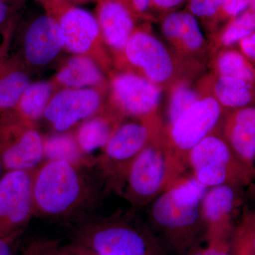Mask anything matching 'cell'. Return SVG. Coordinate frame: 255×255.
<instances>
[{
	"label": "cell",
	"instance_id": "cell-24",
	"mask_svg": "<svg viewBox=\"0 0 255 255\" xmlns=\"http://www.w3.org/2000/svg\"><path fill=\"white\" fill-rule=\"evenodd\" d=\"M82 154L74 135L61 134L44 138V157L48 160L65 161L77 164Z\"/></svg>",
	"mask_w": 255,
	"mask_h": 255
},
{
	"label": "cell",
	"instance_id": "cell-38",
	"mask_svg": "<svg viewBox=\"0 0 255 255\" xmlns=\"http://www.w3.org/2000/svg\"><path fill=\"white\" fill-rule=\"evenodd\" d=\"M10 44L0 45V62L7 57V51Z\"/></svg>",
	"mask_w": 255,
	"mask_h": 255
},
{
	"label": "cell",
	"instance_id": "cell-14",
	"mask_svg": "<svg viewBox=\"0 0 255 255\" xmlns=\"http://www.w3.org/2000/svg\"><path fill=\"white\" fill-rule=\"evenodd\" d=\"M95 16L105 45L116 53H123L135 31L134 17L116 0H96Z\"/></svg>",
	"mask_w": 255,
	"mask_h": 255
},
{
	"label": "cell",
	"instance_id": "cell-36",
	"mask_svg": "<svg viewBox=\"0 0 255 255\" xmlns=\"http://www.w3.org/2000/svg\"><path fill=\"white\" fill-rule=\"evenodd\" d=\"M18 236L0 238V255H12L14 242Z\"/></svg>",
	"mask_w": 255,
	"mask_h": 255
},
{
	"label": "cell",
	"instance_id": "cell-7",
	"mask_svg": "<svg viewBox=\"0 0 255 255\" xmlns=\"http://www.w3.org/2000/svg\"><path fill=\"white\" fill-rule=\"evenodd\" d=\"M33 171H7L0 180V238L18 236L33 213Z\"/></svg>",
	"mask_w": 255,
	"mask_h": 255
},
{
	"label": "cell",
	"instance_id": "cell-20",
	"mask_svg": "<svg viewBox=\"0 0 255 255\" xmlns=\"http://www.w3.org/2000/svg\"><path fill=\"white\" fill-rule=\"evenodd\" d=\"M55 90L56 87L52 80L32 82L14 110L10 112L23 123L35 126L37 121L43 117Z\"/></svg>",
	"mask_w": 255,
	"mask_h": 255
},
{
	"label": "cell",
	"instance_id": "cell-11",
	"mask_svg": "<svg viewBox=\"0 0 255 255\" xmlns=\"http://www.w3.org/2000/svg\"><path fill=\"white\" fill-rule=\"evenodd\" d=\"M110 87L112 103L127 115L146 118L155 112L160 100L159 87L135 74L124 73L112 77Z\"/></svg>",
	"mask_w": 255,
	"mask_h": 255
},
{
	"label": "cell",
	"instance_id": "cell-23",
	"mask_svg": "<svg viewBox=\"0 0 255 255\" xmlns=\"http://www.w3.org/2000/svg\"><path fill=\"white\" fill-rule=\"evenodd\" d=\"M251 85L241 79L221 76L215 87L216 100L223 107L235 110L249 107L254 98Z\"/></svg>",
	"mask_w": 255,
	"mask_h": 255
},
{
	"label": "cell",
	"instance_id": "cell-15",
	"mask_svg": "<svg viewBox=\"0 0 255 255\" xmlns=\"http://www.w3.org/2000/svg\"><path fill=\"white\" fill-rule=\"evenodd\" d=\"M97 255H146L147 245L141 235L123 224H112L97 230L91 240Z\"/></svg>",
	"mask_w": 255,
	"mask_h": 255
},
{
	"label": "cell",
	"instance_id": "cell-21",
	"mask_svg": "<svg viewBox=\"0 0 255 255\" xmlns=\"http://www.w3.org/2000/svg\"><path fill=\"white\" fill-rule=\"evenodd\" d=\"M102 112L85 121L77 130L75 136L82 153L105 148L118 128L114 117Z\"/></svg>",
	"mask_w": 255,
	"mask_h": 255
},
{
	"label": "cell",
	"instance_id": "cell-19",
	"mask_svg": "<svg viewBox=\"0 0 255 255\" xmlns=\"http://www.w3.org/2000/svg\"><path fill=\"white\" fill-rule=\"evenodd\" d=\"M31 82L29 69L16 55L0 62V114L14 110Z\"/></svg>",
	"mask_w": 255,
	"mask_h": 255
},
{
	"label": "cell",
	"instance_id": "cell-9",
	"mask_svg": "<svg viewBox=\"0 0 255 255\" xmlns=\"http://www.w3.org/2000/svg\"><path fill=\"white\" fill-rule=\"evenodd\" d=\"M21 33L19 52L15 55L29 70L49 65L64 49L59 23L46 13L32 19Z\"/></svg>",
	"mask_w": 255,
	"mask_h": 255
},
{
	"label": "cell",
	"instance_id": "cell-4",
	"mask_svg": "<svg viewBox=\"0 0 255 255\" xmlns=\"http://www.w3.org/2000/svg\"><path fill=\"white\" fill-rule=\"evenodd\" d=\"M209 188L194 175L183 176L153 201L151 216L161 227L182 231L201 218V204Z\"/></svg>",
	"mask_w": 255,
	"mask_h": 255
},
{
	"label": "cell",
	"instance_id": "cell-37",
	"mask_svg": "<svg viewBox=\"0 0 255 255\" xmlns=\"http://www.w3.org/2000/svg\"><path fill=\"white\" fill-rule=\"evenodd\" d=\"M184 0H151V6L153 5L157 9L169 10L177 7Z\"/></svg>",
	"mask_w": 255,
	"mask_h": 255
},
{
	"label": "cell",
	"instance_id": "cell-5",
	"mask_svg": "<svg viewBox=\"0 0 255 255\" xmlns=\"http://www.w3.org/2000/svg\"><path fill=\"white\" fill-rule=\"evenodd\" d=\"M53 17L58 21L61 28L64 49L74 55L88 57L100 66L104 73L109 71L110 58L95 15L70 4Z\"/></svg>",
	"mask_w": 255,
	"mask_h": 255
},
{
	"label": "cell",
	"instance_id": "cell-31",
	"mask_svg": "<svg viewBox=\"0 0 255 255\" xmlns=\"http://www.w3.org/2000/svg\"><path fill=\"white\" fill-rule=\"evenodd\" d=\"M125 6L134 17L145 16L151 6V0H116Z\"/></svg>",
	"mask_w": 255,
	"mask_h": 255
},
{
	"label": "cell",
	"instance_id": "cell-34",
	"mask_svg": "<svg viewBox=\"0 0 255 255\" xmlns=\"http://www.w3.org/2000/svg\"><path fill=\"white\" fill-rule=\"evenodd\" d=\"M41 3L45 9L46 14L53 16L59 10L68 4H73L74 1H85V0H35Z\"/></svg>",
	"mask_w": 255,
	"mask_h": 255
},
{
	"label": "cell",
	"instance_id": "cell-3",
	"mask_svg": "<svg viewBox=\"0 0 255 255\" xmlns=\"http://www.w3.org/2000/svg\"><path fill=\"white\" fill-rule=\"evenodd\" d=\"M188 162L193 175L208 188L246 186L255 177V170L238 157L226 140L211 134L192 149Z\"/></svg>",
	"mask_w": 255,
	"mask_h": 255
},
{
	"label": "cell",
	"instance_id": "cell-26",
	"mask_svg": "<svg viewBox=\"0 0 255 255\" xmlns=\"http://www.w3.org/2000/svg\"><path fill=\"white\" fill-rule=\"evenodd\" d=\"M255 32V14L248 8L233 18L223 32L221 41L226 46H232L251 36Z\"/></svg>",
	"mask_w": 255,
	"mask_h": 255
},
{
	"label": "cell",
	"instance_id": "cell-18",
	"mask_svg": "<svg viewBox=\"0 0 255 255\" xmlns=\"http://www.w3.org/2000/svg\"><path fill=\"white\" fill-rule=\"evenodd\" d=\"M104 73L91 58L74 55L60 67L52 82L60 90L94 88L103 92L106 86Z\"/></svg>",
	"mask_w": 255,
	"mask_h": 255
},
{
	"label": "cell",
	"instance_id": "cell-17",
	"mask_svg": "<svg viewBox=\"0 0 255 255\" xmlns=\"http://www.w3.org/2000/svg\"><path fill=\"white\" fill-rule=\"evenodd\" d=\"M226 142L238 157L254 169L255 159V107L236 110L228 118Z\"/></svg>",
	"mask_w": 255,
	"mask_h": 255
},
{
	"label": "cell",
	"instance_id": "cell-13",
	"mask_svg": "<svg viewBox=\"0 0 255 255\" xmlns=\"http://www.w3.org/2000/svg\"><path fill=\"white\" fill-rule=\"evenodd\" d=\"M149 120L119 126L105 147V161L125 177L129 166L143 149L155 140Z\"/></svg>",
	"mask_w": 255,
	"mask_h": 255
},
{
	"label": "cell",
	"instance_id": "cell-30",
	"mask_svg": "<svg viewBox=\"0 0 255 255\" xmlns=\"http://www.w3.org/2000/svg\"><path fill=\"white\" fill-rule=\"evenodd\" d=\"M21 5L11 3L0 4V32H12L18 9Z\"/></svg>",
	"mask_w": 255,
	"mask_h": 255
},
{
	"label": "cell",
	"instance_id": "cell-39",
	"mask_svg": "<svg viewBox=\"0 0 255 255\" xmlns=\"http://www.w3.org/2000/svg\"><path fill=\"white\" fill-rule=\"evenodd\" d=\"M249 214L250 219H251L252 232H253V246H254L255 251V212Z\"/></svg>",
	"mask_w": 255,
	"mask_h": 255
},
{
	"label": "cell",
	"instance_id": "cell-1",
	"mask_svg": "<svg viewBox=\"0 0 255 255\" xmlns=\"http://www.w3.org/2000/svg\"><path fill=\"white\" fill-rule=\"evenodd\" d=\"M187 167L167 142L153 140L128 169L124 177L127 197L141 205L154 201L184 176Z\"/></svg>",
	"mask_w": 255,
	"mask_h": 255
},
{
	"label": "cell",
	"instance_id": "cell-32",
	"mask_svg": "<svg viewBox=\"0 0 255 255\" xmlns=\"http://www.w3.org/2000/svg\"><path fill=\"white\" fill-rule=\"evenodd\" d=\"M248 0H222L221 11L227 16L235 18L249 8Z\"/></svg>",
	"mask_w": 255,
	"mask_h": 255
},
{
	"label": "cell",
	"instance_id": "cell-27",
	"mask_svg": "<svg viewBox=\"0 0 255 255\" xmlns=\"http://www.w3.org/2000/svg\"><path fill=\"white\" fill-rule=\"evenodd\" d=\"M198 100L199 97L194 90L186 86L178 87L171 97L169 106L168 119L170 126Z\"/></svg>",
	"mask_w": 255,
	"mask_h": 255
},
{
	"label": "cell",
	"instance_id": "cell-29",
	"mask_svg": "<svg viewBox=\"0 0 255 255\" xmlns=\"http://www.w3.org/2000/svg\"><path fill=\"white\" fill-rule=\"evenodd\" d=\"M222 0H189L191 14L201 18L214 16L221 10Z\"/></svg>",
	"mask_w": 255,
	"mask_h": 255
},
{
	"label": "cell",
	"instance_id": "cell-33",
	"mask_svg": "<svg viewBox=\"0 0 255 255\" xmlns=\"http://www.w3.org/2000/svg\"><path fill=\"white\" fill-rule=\"evenodd\" d=\"M194 255H231L227 244L222 238H214L211 245L204 251L199 252Z\"/></svg>",
	"mask_w": 255,
	"mask_h": 255
},
{
	"label": "cell",
	"instance_id": "cell-42",
	"mask_svg": "<svg viewBox=\"0 0 255 255\" xmlns=\"http://www.w3.org/2000/svg\"><path fill=\"white\" fill-rule=\"evenodd\" d=\"M1 169H3L2 164H1V159H0V180H1Z\"/></svg>",
	"mask_w": 255,
	"mask_h": 255
},
{
	"label": "cell",
	"instance_id": "cell-41",
	"mask_svg": "<svg viewBox=\"0 0 255 255\" xmlns=\"http://www.w3.org/2000/svg\"><path fill=\"white\" fill-rule=\"evenodd\" d=\"M249 9L255 14V0H252L250 3Z\"/></svg>",
	"mask_w": 255,
	"mask_h": 255
},
{
	"label": "cell",
	"instance_id": "cell-43",
	"mask_svg": "<svg viewBox=\"0 0 255 255\" xmlns=\"http://www.w3.org/2000/svg\"><path fill=\"white\" fill-rule=\"evenodd\" d=\"M248 1H249L250 3H251V1H252V0H248Z\"/></svg>",
	"mask_w": 255,
	"mask_h": 255
},
{
	"label": "cell",
	"instance_id": "cell-8",
	"mask_svg": "<svg viewBox=\"0 0 255 255\" xmlns=\"http://www.w3.org/2000/svg\"><path fill=\"white\" fill-rule=\"evenodd\" d=\"M221 116L219 102L212 97L198 100L171 125L169 147L184 163L192 149L204 140L219 123Z\"/></svg>",
	"mask_w": 255,
	"mask_h": 255
},
{
	"label": "cell",
	"instance_id": "cell-35",
	"mask_svg": "<svg viewBox=\"0 0 255 255\" xmlns=\"http://www.w3.org/2000/svg\"><path fill=\"white\" fill-rule=\"evenodd\" d=\"M241 47L244 55L255 62V32L241 41Z\"/></svg>",
	"mask_w": 255,
	"mask_h": 255
},
{
	"label": "cell",
	"instance_id": "cell-6",
	"mask_svg": "<svg viewBox=\"0 0 255 255\" xmlns=\"http://www.w3.org/2000/svg\"><path fill=\"white\" fill-rule=\"evenodd\" d=\"M44 157V138L35 126L11 112L0 114V159L7 171H32Z\"/></svg>",
	"mask_w": 255,
	"mask_h": 255
},
{
	"label": "cell",
	"instance_id": "cell-22",
	"mask_svg": "<svg viewBox=\"0 0 255 255\" xmlns=\"http://www.w3.org/2000/svg\"><path fill=\"white\" fill-rule=\"evenodd\" d=\"M162 30L167 38L182 42L189 49H198L204 43L200 26L195 16L191 13H169L162 21Z\"/></svg>",
	"mask_w": 255,
	"mask_h": 255
},
{
	"label": "cell",
	"instance_id": "cell-2",
	"mask_svg": "<svg viewBox=\"0 0 255 255\" xmlns=\"http://www.w3.org/2000/svg\"><path fill=\"white\" fill-rule=\"evenodd\" d=\"M85 183L77 164L48 160L33 172V211L48 216L68 214L81 201Z\"/></svg>",
	"mask_w": 255,
	"mask_h": 255
},
{
	"label": "cell",
	"instance_id": "cell-40",
	"mask_svg": "<svg viewBox=\"0 0 255 255\" xmlns=\"http://www.w3.org/2000/svg\"><path fill=\"white\" fill-rule=\"evenodd\" d=\"M5 2L22 5L23 0H0V4H1V3Z\"/></svg>",
	"mask_w": 255,
	"mask_h": 255
},
{
	"label": "cell",
	"instance_id": "cell-28",
	"mask_svg": "<svg viewBox=\"0 0 255 255\" xmlns=\"http://www.w3.org/2000/svg\"><path fill=\"white\" fill-rule=\"evenodd\" d=\"M236 255H255L250 215L245 216L238 235Z\"/></svg>",
	"mask_w": 255,
	"mask_h": 255
},
{
	"label": "cell",
	"instance_id": "cell-25",
	"mask_svg": "<svg viewBox=\"0 0 255 255\" xmlns=\"http://www.w3.org/2000/svg\"><path fill=\"white\" fill-rule=\"evenodd\" d=\"M217 66L221 76L241 79L251 84L255 81V70L241 53L235 50L221 55Z\"/></svg>",
	"mask_w": 255,
	"mask_h": 255
},
{
	"label": "cell",
	"instance_id": "cell-16",
	"mask_svg": "<svg viewBox=\"0 0 255 255\" xmlns=\"http://www.w3.org/2000/svg\"><path fill=\"white\" fill-rule=\"evenodd\" d=\"M237 187L220 185L208 189L201 204V218L214 238L223 237L238 204Z\"/></svg>",
	"mask_w": 255,
	"mask_h": 255
},
{
	"label": "cell",
	"instance_id": "cell-12",
	"mask_svg": "<svg viewBox=\"0 0 255 255\" xmlns=\"http://www.w3.org/2000/svg\"><path fill=\"white\" fill-rule=\"evenodd\" d=\"M123 54L129 63L141 70L146 79L154 83L165 81L173 72V64L165 47L145 31L135 29Z\"/></svg>",
	"mask_w": 255,
	"mask_h": 255
},
{
	"label": "cell",
	"instance_id": "cell-10",
	"mask_svg": "<svg viewBox=\"0 0 255 255\" xmlns=\"http://www.w3.org/2000/svg\"><path fill=\"white\" fill-rule=\"evenodd\" d=\"M103 92L94 88L63 89L54 94L43 117L58 131L68 130L102 110Z\"/></svg>",
	"mask_w": 255,
	"mask_h": 255
}]
</instances>
